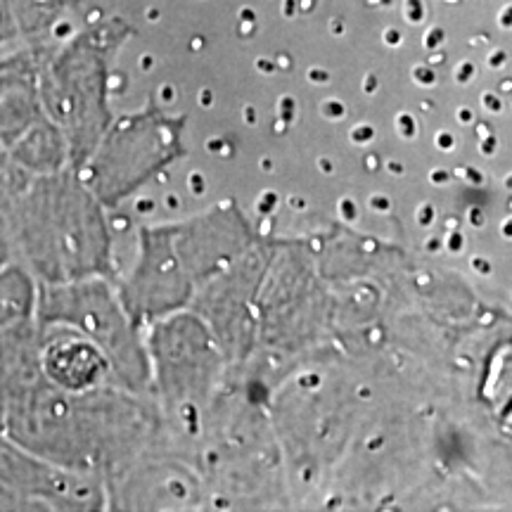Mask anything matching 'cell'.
I'll return each mask as SVG.
<instances>
[{
  "label": "cell",
  "instance_id": "cell-1",
  "mask_svg": "<svg viewBox=\"0 0 512 512\" xmlns=\"http://www.w3.org/2000/svg\"><path fill=\"white\" fill-rule=\"evenodd\" d=\"M83 503L81 486L60 465L12 441L0 427V508H62Z\"/></svg>",
  "mask_w": 512,
  "mask_h": 512
},
{
  "label": "cell",
  "instance_id": "cell-3",
  "mask_svg": "<svg viewBox=\"0 0 512 512\" xmlns=\"http://www.w3.org/2000/svg\"><path fill=\"white\" fill-rule=\"evenodd\" d=\"M12 238H10V223L8 214H5V200L3 190H0V268H5L12 259Z\"/></svg>",
  "mask_w": 512,
  "mask_h": 512
},
{
  "label": "cell",
  "instance_id": "cell-2",
  "mask_svg": "<svg viewBox=\"0 0 512 512\" xmlns=\"http://www.w3.org/2000/svg\"><path fill=\"white\" fill-rule=\"evenodd\" d=\"M38 297L31 275L19 266L0 268V339L34 325Z\"/></svg>",
  "mask_w": 512,
  "mask_h": 512
}]
</instances>
